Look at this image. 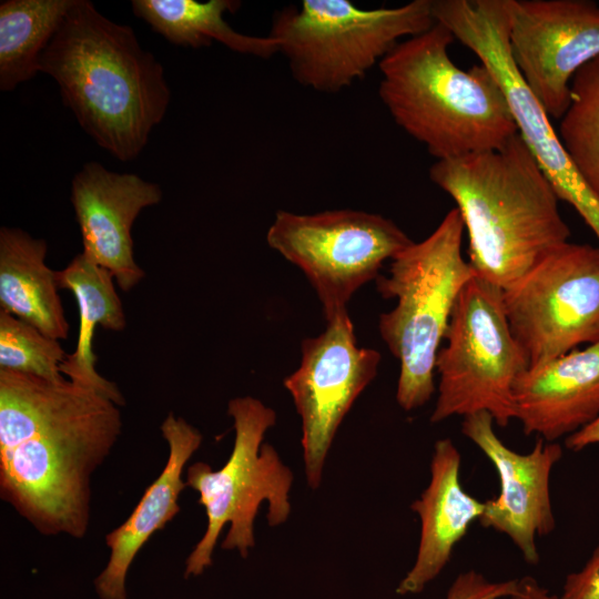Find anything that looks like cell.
<instances>
[{
    "mask_svg": "<svg viewBox=\"0 0 599 599\" xmlns=\"http://www.w3.org/2000/svg\"><path fill=\"white\" fill-rule=\"evenodd\" d=\"M122 430L120 406L69 378L0 369V496L45 536L81 539L91 478Z\"/></svg>",
    "mask_w": 599,
    "mask_h": 599,
    "instance_id": "6da1fadb",
    "label": "cell"
},
{
    "mask_svg": "<svg viewBox=\"0 0 599 599\" xmlns=\"http://www.w3.org/2000/svg\"><path fill=\"white\" fill-rule=\"evenodd\" d=\"M62 101L95 143L121 161L146 146L171 100L164 68L131 26L75 0L39 59Z\"/></svg>",
    "mask_w": 599,
    "mask_h": 599,
    "instance_id": "7a4b0ae2",
    "label": "cell"
},
{
    "mask_svg": "<svg viewBox=\"0 0 599 599\" xmlns=\"http://www.w3.org/2000/svg\"><path fill=\"white\" fill-rule=\"evenodd\" d=\"M429 177L457 205L475 274L502 290L569 242L559 197L518 132L499 148L437 160Z\"/></svg>",
    "mask_w": 599,
    "mask_h": 599,
    "instance_id": "3957f363",
    "label": "cell"
},
{
    "mask_svg": "<svg viewBox=\"0 0 599 599\" xmlns=\"http://www.w3.org/2000/svg\"><path fill=\"white\" fill-rule=\"evenodd\" d=\"M435 22L406 38L378 67V94L395 123L437 160L499 148L518 130L504 90L483 63L463 70Z\"/></svg>",
    "mask_w": 599,
    "mask_h": 599,
    "instance_id": "277c9868",
    "label": "cell"
},
{
    "mask_svg": "<svg viewBox=\"0 0 599 599\" xmlns=\"http://www.w3.org/2000/svg\"><path fill=\"white\" fill-rule=\"evenodd\" d=\"M464 222L451 209L425 240L392 261L377 292L396 305L378 318V331L399 362L396 400L406 412L424 406L435 392L434 373L451 313L464 286L476 275L461 254Z\"/></svg>",
    "mask_w": 599,
    "mask_h": 599,
    "instance_id": "5b68a950",
    "label": "cell"
},
{
    "mask_svg": "<svg viewBox=\"0 0 599 599\" xmlns=\"http://www.w3.org/2000/svg\"><path fill=\"white\" fill-rule=\"evenodd\" d=\"M235 438L223 467L213 470L203 461L186 470V486L199 493L205 509L206 529L185 560L184 578L201 576L212 566L213 552L225 525L229 531L221 545L246 558L255 546L254 521L263 501L267 522L280 526L288 519L290 491L294 475L268 443L266 432L275 425L273 408L252 396L234 397L227 404Z\"/></svg>",
    "mask_w": 599,
    "mask_h": 599,
    "instance_id": "8992f818",
    "label": "cell"
},
{
    "mask_svg": "<svg viewBox=\"0 0 599 599\" xmlns=\"http://www.w3.org/2000/svg\"><path fill=\"white\" fill-rule=\"evenodd\" d=\"M433 0L363 9L349 0H303L276 12L268 37L302 85L337 93L366 73L402 40L429 29Z\"/></svg>",
    "mask_w": 599,
    "mask_h": 599,
    "instance_id": "52a82bcc",
    "label": "cell"
},
{
    "mask_svg": "<svg viewBox=\"0 0 599 599\" xmlns=\"http://www.w3.org/2000/svg\"><path fill=\"white\" fill-rule=\"evenodd\" d=\"M438 351V396L430 422L487 412L499 427L516 419L514 385L528 367L514 337L502 288L475 275L461 290Z\"/></svg>",
    "mask_w": 599,
    "mask_h": 599,
    "instance_id": "ba28073f",
    "label": "cell"
},
{
    "mask_svg": "<svg viewBox=\"0 0 599 599\" xmlns=\"http://www.w3.org/2000/svg\"><path fill=\"white\" fill-rule=\"evenodd\" d=\"M266 241L304 273L326 322L346 313L354 293L413 243L392 220L351 209L315 214L280 210Z\"/></svg>",
    "mask_w": 599,
    "mask_h": 599,
    "instance_id": "9c48e42d",
    "label": "cell"
},
{
    "mask_svg": "<svg viewBox=\"0 0 599 599\" xmlns=\"http://www.w3.org/2000/svg\"><path fill=\"white\" fill-rule=\"evenodd\" d=\"M435 22L471 50L499 82L518 133L552 184L599 240V200L569 159L551 120L520 77L509 52L510 0H433Z\"/></svg>",
    "mask_w": 599,
    "mask_h": 599,
    "instance_id": "30bf717a",
    "label": "cell"
},
{
    "mask_svg": "<svg viewBox=\"0 0 599 599\" xmlns=\"http://www.w3.org/2000/svg\"><path fill=\"white\" fill-rule=\"evenodd\" d=\"M528 367L599 342V247L567 242L502 290Z\"/></svg>",
    "mask_w": 599,
    "mask_h": 599,
    "instance_id": "8fae6325",
    "label": "cell"
},
{
    "mask_svg": "<svg viewBox=\"0 0 599 599\" xmlns=\"http://www.w3.org/2000/svg\"><path fill=\"white\" fill-rule=\"evenodd\" d=\"M301 351L298 368L283 384L302 420L306 481L309 488L317 489L337 429L376 377L380 354L357 346L348 312L327 321L316 337L305 338Z\"/></svg>",
    "mask_w": 599,
    "mask_h": 599,
    "instance_id": "7c38bea8",
    "label": "cell"
},
{
    "mask_svg": "<svg viewBox=\"0 0 599 599\" xmlns=\"http://www.w3.org/2000/svg\"><path fill=\"white\" fill-rule=\"evenodd\" d=\"M509 52L550 119L570 102L575 74L599 57V4L590 0H510Z\"/></svg>",
    "mask_w": 599,
    "mask_h": 599,
    "instance_id": "4fadbf2b",
    "label": "cell"
},
{
    "mask_svg": "<svg viewBox=\"0 0 599 599\" xmlns=\"http://www.w3.org/2000/svg\"><path fill=\"white\" fill-rule=\"evenodd\" d=\"M494 418L487 412L464 417L461 433L491 461L500 483L497 497L485 501L479 518L483 527L507 535L526 562L540 560L536 537L549 535L556 526L550 474L562 457L556 441L538 437L532 449L520 454L506 446L494 429Z\"/></svg>",
    "mask_w": 599,
    "mask_h": 599,
    "instance_id": "5bb4252c",
    "label": "cell"
},
{
    "mask_svg": "<svg viewBox=\"0 0 599 599\" xmlns=\"http://www.w3.org/2000/svg\"><path fill=\"white\" fill-rule=\"evenodd\" d=\"M162 200L159 184L133 173H118L91 161L74 175L71 202L83 254L102 266L123 292L145 276L133 256L132 225L141 211Z\"/></svg>",
    "mask_w": 599,
    "mask_h": 599,
    "instance_id": "9a60e30c",
    "label": "cell"
},
{
    "mask_svg": "<svg viewBox=\"0 0 599 599\" xmlns=\"http://www.w3.org/2000/svg\"><path fill=\"white\" fill-rule=\"evenodd\" d=\"M525 435L556 441L599 416V342L527 367L514 385Z\"/></svg>",
    "mask_w": 599,
    "mask_h": 599,
    "instance_id": "2e32d148",
    "label": "cell"
},
{
    "mask_svg": "<svg viewBox=\"0 0 599 599\" xmlns=\"http://www.w3.org/2000/svg\"><path fill=\"white\" fill-rule=\"evenodd\" d=\"M169 446L166 464L145 489L130 516L105 536L110 550L108 562L94 579L100 599H128L126 577L130 567L150 537L163 529L180 511L179 497L186 486L182 474L200 448L203 436L182 417L170 413L161 424Z\"/></svg>",
    "mask_w": 599,
    "mask_h": 599,
    "instance_id": "e0dca14e",
    "label": "cell"
},
{
    "mask_svg": "<svg viewBox=\"0 0 599 599\" xmlns=\"http://www.w3.org/2000/svg\"><path fill=\"white\" fill-rule=\"evenodd\" d=\"M460 464V453L451 439L435 443L429 484L410 505L420 519V538L415 562L396 588L400 596L420 593L438 577L455 546L485 510V502L463 488Z\"/></svg>",
    "mask_w": 599,
    "mask_h": 599,
    "instance_id": "ac0fdd59",
    "label": "cell"
},
{
    "mask_svg": "<svg viewBox=\"0 0 599 599\" xmlns=\"http://www.w3.org/2000/svg\"><path fill=\"white\" fill-rule=\"evenodd\" d=\"M47 251L42 238L18 227L0 229V309L60 341L69 336L70 325L55 271L44 262Z\"/></svg>",
    "mask_w": 599,
    "mask_h": 599,
    "instance_id": "d6986e66",
    "label": "cell"
},
{
    "mask_svg": "<svg viewBox=\"0 0 599 599\" xmlns=\"http://www.w3.org/2000/svg\"><path fill=\"white\" fill-rule=\"evenodd\" d=\"M55 277L59 290L73 293L80 314L77 346L73 353L67 354L60 367L61 373L70 380L95 390L118 406H123L125 400L119 387L97 372V356L92 347L98 325L116 332L126 325L113 276L80 253L67 267L55 271Z\"/></svg>",
    "mask_w": 599,
    "mask_h": 599,
    "instance_id": "ffe728a7",
    "label": "cell"
},
{
    "mask_svg": "<svg viewBox=\"0 0 599 599\" xmlns=\"http://www.w3.org/2000/svg\"><path fill=\"white\" fill-rule=\"evenodd\" d=\"M131 4L134 16L176 45L199 49L217 41L234 52L261 59L278 52L271 37L241 33L224 20V12L234 13L241 7L236 0H133Z\"/></svg>",
    "mask_w": 599,
    "mask_h": 599,
    "instance_id": "44dd1931",
    "label": "cell"
},
{
    "mask_svg": "<svg viewBox=\"0 0 599 599\" xmlns=\"http://www.w3.org/2000/svg\"><path fill=\"white\" fill-rule=\"evenodd\" d=\"M75 0H6L0 3V90L31 80L39 59Z\"/></svg>",
    "mask_w": 599,
    "mask_h": 599,
    "instance_id": "7402d4cb",
    "label": "cell"
},
{
    "mask_svg": "<svg viewBox=\"0 0 599 599\" xmlns=\"http://www.w3.org/2000/svg\"><path fill=\"white\" fill-rule=\"evenodd\" d=\"M557 133L579 175L599 200V57L575 74Z\"/></svg>",
    "mask_w": 599,
    "mask_h": 599,
    "instance_id": "603a6c76",
    "label": "cell"
},
{
    "mask_svg": "<svg viewBox=\"0 0 599 599\" xmlns=\"http://www.w3.org/2000/svg\"><path fill=\"white\" fill-rule=\"evenodd\" d=\"M65 357L58 339L0 309V369L60 382L65 378L60 368Z\"/></svg>",
    "mask_w": 599,
    "mask_h": 599,
    "instance_id": "cb8c5ba5",
    "label": "cell"
},
{
    "mask_svg": "<svg viewBox=\"0 0 599 599\" xmlns=\"http://www.w3.org/2000/svg\"><path fill=\"white\" fill-rule=\"evenodd\" d=\"M518 579L489 581L476 570L459 573L450 585L446 599H501L510 598Z\"/></svg>",
    "mask_w": 599,
    "mask_h": 599,
    "instance_id": "d4e9b609",
    "label": "cell"
},
{
    "mask_svg": "<svg viewBox=\"0 0 599 599\" xmlns=\"http://www.w3.org/2000/svg\"><path fill=\"white\" fill-rule=\"evenodd\" d=\"M560 599H599V542L581 570L566 577Z\"/></svg>",
    "mask_w": 599,
    "mask_h": 599,
    "instance_id": "484cf974",
    "label": "cell"
},
{
    "mask_svg": "<svg viewBox=\"0 0 599 599\" xmlns=\"http://www.w3.org/2000/svg\"><path fill=\"white\" fill-rule=\"evenodd\" d=\"M565 444L567 448L573 451H580L585 447L599 444V416L585 427L567 436Z\"/></svg>",
    "mask_w": 599,
    "mask_h": 599,
    "instance_id": "4316f807",
    "label": "cell"
},
{
    "mask_svg": "<svg viewBox=\"0 0 599 599\" xmlns=\"http://www.w3.org/2000/svg\"><path fill=\"white\" fill-rule=\"evenodd\" d=\"M510 599H560V597L550 593L532 577L526 576L517 580L516 590Z\"/></svg>",
    "mask_w": 599,
    "mask_h": 599,
    "instance_id": "83f0119b",
    "label": "cell"
}]
</instances>
